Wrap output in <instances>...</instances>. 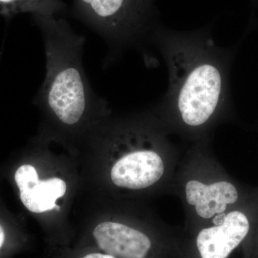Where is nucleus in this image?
<instances>
[{"label": "nucleus", "mask_w": 258, "mask_h": 258, "mask_svg": "<svg viewBox=\"0 0 258 258\" xmlns=\"http://www.w3.org/2000/svg\"><path fill=\"white\" fill-rule=\"evenodd\" d=\"M45 55V76L37 103L64 126L79 124L88 112L106 102L93 91L83 64L86 39L62 16L33 15Z\"/></svg>", "instance_id": "2"}, {"label": "nucleus", "mask_w": 258, "mask_h": 258, "mask_svg": "<svg viewBox=\"0 0 258 258\" xmlns=\"http://www.w3.org/2000/svg\"><path fill=\"white\" fill-rule=\"evenodd\" d=\"M15 181L25 208L35 213H42L57 208L55 202L66 193V182L59 178L38 179L35 168L23 165L15 172Z\"/></svg>", "instance_id": "6"}, {"label": "nucleus", "mask_w": 258, "mask_h": 258, "mask_svg": "<svg viewBox=\"0 0 258 258\" xmlns=\"http://www.w3.org/2000/svg\"><path fill=\"white\" fill-rule=\"evenodd\" d=\"M5 232L3 230V227L0 226V248L3 246V243L5 242Z\"/></svg>", "instance_id": "12"}, {"label": "nucleus", "mask_w": 258, "mask_h": 258, "mask_svg": "<svg viewBox=\"0 0 258 258\" xmlns=\"http://www.w3.org/2000/svg\"><path fill=\"white\" fill-rule=\"evenodd\" d=\"M71 13L104 40L112 60L150 42L159 23L154 0H74Z\"/></svg>", "instance_id": "3"}, {"label": "nucleus", "mask_w": 258, "mask_h": 258, "mask_svg": "<svg viewBox=\"0 0 258 258\" xmlns=\"http://www.w3.org/2000/svg\"><path fill=\"white\" fill-rule=\"evenodd\" d=\"M164 172V163L157 152L139 150L120 158L112 168L111 177L119 187L142 189L157 183Z\"/></svg>", "instance_id": "4"}, {"label": "nucleus", "mask_w": 258, "mask_h": 258, "mask_svg": "<svg viewBox=\"0 0 258 258\" xmlns=\"http://www.w3.org/2000/svg\"><path fill=\"white\" fill-rule=\"evenodd\" d=\"M165 59L169 84L165 104L188 126L205 125L230 103V71L235 51L215 45L207 30L175 32L158 23L150 37Z\"/></svg>", "instance_id": "1"}, {"label": "nucleus", "mask_w": 258, "mask_h": 258, "mask_svg": "<svg viewBox=\"0 0 258 258\" xmlns=\"http://www.w3.org/2000/svg\"><path fill=\"white\" fill-rule=\"evenodd\" d=\"M249 224L242 212L226 215L221 225L205 228L199 233L197 245L202 258H227L248 234Z\"/></svg>", "instance_id": "5"}, {"label": "nucleus", "mask_w": 258, "mask_h": 258, "mask_svg": "<svg viewBox=\"0 0 258 258\" xmlns=\"http://www.w3.org/2000/svg\"><path fill=\"white\" fill-rule=\"evenodd\" d=\"M188 203L194 205L199 215L209 219L215 214L223 213L227 205L235 203L238 193L233 184L220 181L205 185L198 181H190L186 185Z\"/></svg>", "instance_id": "8"}, {"label": "nucleus", "mask_w": 258, "mask_h": 258, "mask_svg": "<svg viewBox=\"0 0 258 258\" xmlns=\"http://www.w3.org/2000/svg\"><path fill=\"white\" fill-rule=\"evenodd\" d=\"M83 258H115L113 256L110 254H103L101 253H92L85 256Z\"/></svg>", "instance_id": "10"}, {"label": "nucleus", "mask_w": 258, "mask_h": 258, "mask_svg": "<svg viewBox=\"0 0 258 258\" xmlns=\"http://www.w3.org/2000/svg\"><path fill=\"white\" fill-rule=\"evenodd\" d=\"M226 215H223V214H219V215H217V216L215 217V218L213 220L214 223L215 224V225H221L222 222H224V220H225Z\"/></svg>", "instance_id": "11"}, {"label": "nucleus", "mask_w": 258, "mask_h": 258, "mask_svg": "<svg viewBox=\"0 0 258 258\" xmlns=\"http://www.w3.org/2000/svg\"><path fill=\"white\" fill-rule=\"evenodd\" d=\"M68 11L62 0H0V13L5 15L28 13L32 16L64 17Z\"/></svg>", "instance_id": "9"}, {"label": "nucleus", "mask_w": 258, "mask_h": 258, "mask_svg": "<svg viewBox=\"0 0 258 258\" xmlns=\"http://www.w3.org/2000/svg\"><path fill=\"white\" fill-rule=\"evenodd\" d=\"M93 236L98 247L115 257L145 258L152 246L145 234L116 222H102Z\"/></svg>", "instance_id": "7"}]
</instances>
